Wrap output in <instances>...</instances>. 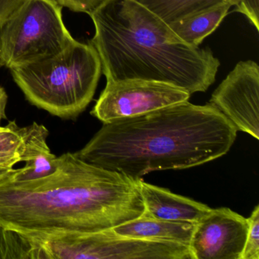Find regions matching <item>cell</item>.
<instances>
[{"instance_id":"1","label":"cell","mask_w":259,"mask_h":259,"mask_svg":"<svg viewBox=\"0 0 259 259\" xmlns=\"http://www.w3.org/2000/svg\"><path fill=\"white\" fill-rule=\"evenodd\" d=\"M12 178L0 182V226L19 233L101 231L145 211L137 180L72 153L57 157L48 177Z\"/></svg>"},{"instance_id":"2","label":"cell","mask_w":259,"mask_h":259,"mask_svg":"<svg viewBox=\"0 0 259 259\" xmlns=\"http://www.w3.org/2000/svg\"><path fill=\"white\" fill-rule=\"evenodd\" d=\"M237 130L218 109L189 101L104 123L75 155L135 180L157 170L183 169L225 155Z\"/></svg>"},{"instance_id":"3","label":"cell","mask_w":259,"mask_h":259,"mask_svg":"<svg viewBox=\"0 0 259 259\" xmlns=\"http://www.w3.org/2000/svg\"><path fill=\"white\" fill-rule=\"evenodd\" d=\"M107 82L143 79L174 84L190 95L205 92L220 61L209 48L181 40L169 24L138 0H104L88 13Z\"/></svg>"},{"instance_id":"4","label":"cell","mask_w":259,"mask_h":259,"mask_svg":"<svg viewBox=\"0 0 259 259\" xmlns=\"http://www.w3.org/2000/svg\"><path fill=\"white\" fill-rule=\"evenodd\" d=\"M10 72L31 104L54 116L75 119L93 99L102 69L95 48L75 40L57 55Z\"/></svg>"},{"instance_id":"5","label":"cell","mask_w":259,"mask_h":259,"mask_svg":"<svg viewBox=\"0 0 259 259\" xmlns=\"http://www.w3.org/2000/svg\"><path fill=\"white\" fill-rule=\"evenodd\" d=\"M57 0H24L0 26V68L54 57L75 41Z\"/></svg>"},{"instance_id":"6","label":"cell","mask_w":259,"mask_h":259,"mask_svg":"<svg viewBox=\"0 0 259 259\" xmlns=\"http://www.w3.org/2000/svg\"><path fill=\"white\" fill-rule=\"evenodd\" d=\"M39 245L47 259H192L188 245L127 237L113 229L46 233Z\"/></svg>"},{"instance_id":"7","label":"cell","mask_w":259,"mask_h":259,"mask_svg":"<svg viewBox=\"0 0 259 259\" xmlns=\"http://www.w3.org/2000/svg\"><path fill=\"white\" fill-rule=\"evenodd\" d=\"M184 89L161 81L127 79L107 82L91 112L104 123L189 101Z\"/></svg>"},{"instance_id":"8","label":"cell","mask_w":259,"mask_h":259,"mask_svg":"<svg viewBox=\"0 0 259 259\" xmlns=\"http://www.w3.org/2000/svg\"><path fill=\"white\" fill-rule=\"evenodd\" d=\"M209 104L236 130L259 139V66L240 61L212 94Z\"/></svg>"},{"instance_id":"9","label":"cell","mask_w":259,"mask_h":259,"mask_svg":"<svg viewBox=\"0 0 259 259\" xmlns=\"http://www.w3.org/2000/svg\"><path fill=\"white\" fill-rule=\"evenodd\" d=\"M248 219L228 207L212 209L195 223L189 244L192 259H241Z\"/></svg>"},{"instance_id":"10","label":"cell","mask_w":259,"mask_h":259,"mask_svg":"<svg viewBox=\"0 0 259 259\" xmlns=\"http://www.w3.org/2000/svg\"><path fill=\"white\" fill-rule=\"evenodd\" d=\"M137 181L145 205L144 214L165 221L197 223L211 210L206 204L145 183L142 179Z\"/></svg>"},{"instance_id":"11","label":"cell","mask_w":259,"mask_h":259,"mask_svg":"<svg viewBox=\"0 0 259 259\" xmlns=\"http://www.w3.org/2000/svg\"><path fill=\"white\" fill-rule=\"evenodd\" d=\"M22 138L19 161L25 162L17 169L13 180L27 181L51 175L57 169V157L51 153L47 143L49 131L43 125L33 122L27 127H19Z\"/></svg>"},{"instance_id":"12","label":"cell","mask_w":259,"mask_h":259,"mask_svg":"<svg viewBox=\"0 0 259 259\" xmlns=\"http://www.w3.org/2000/svg\"><path fill=\"white\" fill-rule=\"evenodd\" d=\"M195 226V223L165 221L142 213L139 218L113 229L118 234L127 237L189 246Z\"/></svg>"},{"instance_id":"13","label":"cell","mask_w":259,"mask_h":259,"mask_svg":"<svg viewBox=\"0 0 259 259\" xmlns=\"http://www.w3.org/2000/svg\"><path fill=\"white\" fill-rule=\"evenodd\" d=\"M232 7L225 4L168 24L183 41L189 46L198 48L219 27Z\"/></svg>"},{"instance_id":"14","label":"cell","mask_w":259,"mask_h":259,"mask_svg":"<svg viewBox=\"0 0 259 259\" xmlns=\"http://www.w3.org/2000/svg\"><path fill=\"white\" fill-rule=\"evenodd\" d=\"M148 10L170 23L220 6H235L239 0H138Z\"/></svg>"},{"instance_id":"15","label":"cell","mask_w":259,"mask_h":259,"mask_svg":"<svg viewBox=\"0 0 259 259\" xmlns=\"http://www.w3.org/2000/svg\"><path fill=\"white\" fill-rule=\"evenodd\" d=\"M22 138L16 121L0 126V168L13 169L19 163V151Z\"/></svg>"},{"instance_id":"16","label":"cell","mask_w":259,"mask_h":259,"mask_svg":"<svg viewBox=\"0 0 259 259\" xmlns=\"http://www.w3.org/2000/svg\"><path fill=\"white\" fill-rule=\"evenodd\" d=\"M0 258L34 259V249L22 233L0 226Z\"/></svg>"},{"instance_id":"17","label":"cell","mask_w":259,"mask_h":259,"mask_svg":"<svg viewBox=\"0 0 259 259\" xmlns=\"http://www.w3.org/2000/svg\"><path fill=\"white\" fill-rule=\"evenodd\" d=\"M247 219L248 233L241 259H259V205H256Z\"/></svg>"},{"instance_id":"18","label":"cell","mask_w":259,"mask_h":259,"mask_svg":"<svg viewBox=\"0 0 259 259\" xmlns=\"http://www.w3.org/2000/svg\"><path fill=\"white\" fill-rule=\"evenodd\" d=\"M236 12L244 15L259 31V0H239L235 5Z\"/></svg>"},{"instance_id":"19","label":"cell","mask_w":259,"mask_h":259,"mask_svg":"<svg viewBox=\"0 0 259 259\" xmlns=\"http://www.w3.org/2000/svg\"><path fill=\"white\" fill-rule=\"evenodd\" d=\"M63 7L75 13H90L104 0H57Z\"/></svg>"},{"instance_id":"20","label":"cell","mask_w":259,"mask_h":259,"mask_svg":"<svg viewBox=\"0 0 259 259\" xmlns=\"http://www.w3.org/2000/svg\"><path fill=\"white\" fill-rule=\"evenodd\" d=\"M24 0H0V16H7L13 13Z\"/></svg>"},{"instance_id":"21","label":"cell","mask_w":259,"mask_h":259,"mask_svg":"<svg viewBox=\"0 0 259 259\" xmlns=\"http://www.w3.org/2000/svg\"><path fill=\"white\" fill-rule=\"evenodd\" d=\"M7 102H8V95L6 92L5 89L0 86V122L4 119H7L6 115V108H7Z\"/></svg>"},{"instance_id":"22","label":"cell","mask_w":259,"mask_h":259,"mask_svg":"<svg viewBox=\"0 0 259 259\" xmlns=\"http://www.w3.org/2000/svg\"><path fill=\"white\" fill-rule=\"evenodd\" d=\"M18 169H2L0 168V182L12 178L17 172Z\"/></svg>"}]
</instances>
